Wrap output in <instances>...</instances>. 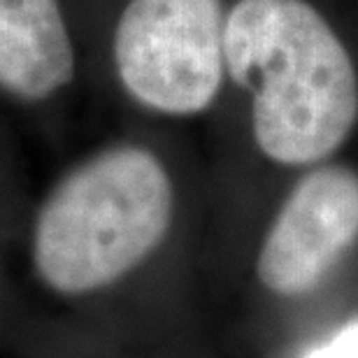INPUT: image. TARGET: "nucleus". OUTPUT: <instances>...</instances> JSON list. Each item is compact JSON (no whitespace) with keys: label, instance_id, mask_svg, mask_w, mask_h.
Returning a JSON list of instances; mask_svg holds the SVG:
<instances>
[{"label":"nucleus","instance_id":"f257e3e1","mask_svg":"<svg viewBox=\"0 0 358 358\" xmlns=\"http://www.w3.org/2000/svg\"><path fill=\"white\" fill-rule=\"evenodd\" d=\"M226 73L254 93V140L270 161L331 156L358 119L347 47L307 0H238L226 17Z\"/></svg>","mask_w":358,"mask_h":358},{"label":"nucleus","instance_id":"f03ea898","mask_svg":"<svg viewBox=\"0 0 358 358\" xmlns=\"http://www.w3.org/2000/svg\"><path fill=\"white\" fill-rule=\"evenodd\" d=\"M175 191L145 147L89 156L47 193L33 221L31 252L49 289L80 296L138 268L170 231Z\"/></svg>","mask_w":358,"mask_h":358},{"label":"nucleus","instance_id":"7ed1b4c3","mask_svg":"<svg viewBox=\"0 0 358 358\" xmlns=\"http://www.w3.org/2000/svg\"><path fill=\"white\" fill-rule=\"evenodd\" d=\"M221 0H128L112 31V68L133 103L163 117H193L226 75Z\"/></svg>","mask_w":358,"mask_h":358},{"label":"nucleus","instance_id":"20e7f679","mask_svg":"<svg viewBox=\"0 0 358 358\" xmlns=\"http://www.w3.org/2000/svg\"><path fill=\"white\" fill-rule=\"evenodd\" d=\"M358 238V175L321 168L286 198L263 240L256 272L279 296L312 291Z\"/></svg>","mask_w":358,"mask_h":358},{"label":"nucleus","instance_id":"39448f33","mask_svg":"<svg viewBox=\"0 0 358 358\" xmlns=\"http://www.w3.org/2000/svg\"><path fill=\"white\" fill-rule=\"evenodd\" d=\"M77 80V45L63 0H0V96L45 105Z\"/></svg>","mask_w":358,"mask_h":358},{"label":"nucleus","instance_id":"423d86ee","mask_svg":"<svg viewBox=\"0 0 358 358\" xmlns=\"http://www.w3.org/2000/svg\"><path fill=\"white\" fill-rule=\"evenodd\" d=\"M307 358H358V321L342 328L331 342L310 352Z\"/></svg>","mask_w":358,"mask_h":358}]
</instances>
